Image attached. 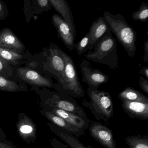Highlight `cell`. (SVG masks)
I'll list each match as a JSON object with an SVG mask.
<instances>
[{
  "label": "cell",
  "mask_w": 148,
  "mask_h": 148,
  "mask_svg": "<svg viewBox=\"0 0 148 148\" xmlns=\"http://www.w3.org/2000/svg\"><path fill=\"white\" fill-rule=\"evenodd\" d=\"M89 130L91 136L105 148H117L112 130L99 122H91Z\"/></svg>",
  "instance_id": "6"
},
{
  "label": "cell",
  "mask_w": 148,
  "mask_h": 148,
  "mask_svg": "<svg viewBox=\"0 0 148 148\" xmlns=\"http://www.w3.org/2000/svg\"><path fill=\"white\" fill-rule=\"evenodd\" d=\"M49 52L47 58L48 66L52 72L58 77L60 84L63 80L65 66L64 52L58 47L53 46L49 48Z\"/></svg>",
  "instance_id": "8"
},
{
  "label": "cell",
  "mask_w": 148,
  "mask_h": 148,
  "mask_svg": "<svg viewBox=\"0 0 148 148\" xmlns=\"http://www.w3.org/2000/svg\"><path fill=\"white\" fill-rule=\"evenodd\" d=\"M53 25L58 32L59 38L71 51L74 49L75 37L69 26L60 15L54 14L52 17Z\"/></svg>",
  "instance_id": "9"
},
{
  "label": "cell",
  "mask_w": 148,
  "mask_h": 148,
  "mask_svg": "<svg viewBox=\"0 0 148 148\" xmlns=\"http://www.w3.org/2000/svg\"><path fill=\"white\" fill-rule=\"evenodd\" d=\"M51 144L54 148H71L67 145L64 144L55 138H53L51 140Z\"/></svg>",
  "instance_id": "26"
},
{
  "label": "cell",
  "mask_w": 148,
  "mask_h": 148,
  "mask_svg": "<svg viewBox=\"0 0 148 148\" xmlns=\"http://www.w3.org/2000/svg\"><path fill=\"white\" fill-rule=\"evenodd\" d=\"M139 74L143 75L148 79V68L146 66L142 67L139 71Z\"/></svg>",
  "instance_id": "29"
},
{
  "label": "cell",
  "mask_w": 148,
  "mask_h": 148,
  "mask_svg": "<svg viewBox=\"0 0 148 148\" xmlns=\"http://www.w3.org/2000/svg\"><path fill=\"white\" fill-rule=\"evenodd\" d=\"M4 15V6L3 4L0 1V20L2 19Z\"/></svg>",
  "instance_id": "30"
},
{
  "label": "cell",
  "mask_w": 148,
  "mask_h": 148,
  "mask_svg": "<svg viewBox=\"0 0 148 148\" xmlns=\"http://www.w3.org/2000/svg\"><path fill=\"white\" fill-rule=\"evenodd\" d=\"M45 103L49 107L58 108L87 119V114L78 104L76 100L66 95L56 92L52 93L46 100Z\"/></svg>",
  "instance_id": "5"
},
{
  "label": "cell",
  "mask_w": 148,
  "mask_h": 148,
  "mask_svg": "<svg viewBox=\"0 0 148 148\" xmlns=\"http://www.w3.org/2000/svg\"><path fill=\"white\" fill-rule=\"evenodd\" d=\"M18 76L22 80L31 84L39 86L53 87L54 85L49 79L40 75L38 73L30 69L20 68L17 70Z\"/></svg>",
  "instance_id": "12"
},
{
  "label": "cell",
  "mask_w": 148,
  "mask_h": 148,
  "mask_svg": "<svg viewBox=\"0 0 148 148\" xmlns=\"http://www.w3.org/2000/svg\"><path fill=\"white\" fill-rule=\"evenodd\" d=\"M64 56L65 66L63 80L58 86V91L59 93L74 99H79L84 96L85 92L79 81L76 65L69 55L64 52Z\"/></svg>",
  "instance_id": "4"
},
{
  "label": "cell",
  "mask_w": 148,
  "mask_h": 148,
  "mask_svg": "<svg viewBox=\"0 0 148 148\" xmlns=\"http://www.w3.org/2000/svg\"><path fill=\"white\" fill-rule=\"evenodd\" d=\"M89 44V37L87 33L84 37L74 45V49L76 50L78 56H80L88 50Z\"/></svg>",
  "instance_id": "24"
},
{
  "label": "cell",
  "mask_w": 148,
  "mask_h": 148,
  "mask_svg": "<svg viewBox=\"0 0 148 148\" xmlns=\"http://www.w3.org/2000/svg\"><path fill=\"white\" fill-rule=\"evenodd\" d=\"M103 17L111 32L115 35L128 56L133 58L136 50L137 34L135 30L128 24L124 17L119 14H113L106 11Z\"/></svg>",
  "instance_id": "1"
},
{
  "label": "cell",
  "mask_w": 148,
  "mask_h": 148,
  "mask_svg": "<svg viewBox=\"0 0 148 148\" xmlns=\"http://www.w3.org/2000/svg\"><path fill=\"white\" fill-rule=\"evenodd\" d=\"M41 112L49 121H51V123L63 130H65L76 137H79L84 135V131L71 124L64 119L55 115L48 110H42Z\"/></svg>",
  "instance_id": "15"
},
{
  "label": "cell",
  "mask_w": 148,
  "mask_h": 148,
  "mask_svg": "<svg viewBox=\"0 0 148 148\" xmlns=\"http://www.w3.org/2000/svg\"><path fill=\"white\" fill-rule=\"evenodd\" d=\"M0 47L17 50L23 49L25 46L10 29L5 28L0 32Z\"/></svg>",
  "instance_id": "18"
},
{
  "label": "cell",
  "mask_w": 148,
  "mask_h": 148,
  "mask_svg": "<svg viewBox=\"0 0 148 148\" xmlns=\"http://www.w3.org/2000/svg\"><path fill=\"white\" fill-rule=\"evenodd\" d=\"M124 111L131 118L148 119V103L123 101L121 105Z\"/></svg>",
  "instance_id": "11"
},
{
  "label": "cell",
  "mask_w": 148,
  "mask_h": 148,
  "mask_svg": "<svg viewBox=\"0 0 148 148\" xmlns=\"http://www.w3.org/2000/svg\"><path fill=\"white\" fill-rule=\"evenodd\" d=\"M37 2L39 5L42 8H48L51 5L49 0H38Z\"/></svg>",
  "instance_id": "28"
},
{
  "label": "cell",
  "mask_w": 148,
  "mask_h": 148,
  "mask_svg": "<svg viewBox=\"0 0 148 148\" xmlns=\"http://www.w3.org/2000/svg\"><path fill=\"white\" fill-rule=\"evenodd\" d=\"M132 18L135 21L146 22L148 20V5L143 2L141 4L139 9L132 13Z\"/></svg>",
  "instance_id": "22"
},
{
  "label": "cell",
  "mask_w": 148,
  "mask_h": 148,
  "mask_svg": "<svg viewBox=\"0 0 148 148\" xmlns=\"http://www.w3.org/2000/svg\"><path fill=\"white\" fill-rule=\"evenodd\" d=\"M51 130L66 145L71 148H94L90 145H85L80 143L77 138L72 135L65 130L56 126L52 123H48Z\"/></svg>",
  "instance_id": "17"
},
{
  "label": "cell",
  "mask_w": 148,
  "mask_h": 148,
  "mask_svg": "<svg viewBox=\"0 0 148 148\" xmlns=\"http://www.w3.org/2000/svg\"><path fill=\"white\" fill-rule=\"evenodd\" d=\"M144 62L145 63L148 62V40H146L145 42L144 45Z\"/></svg>",
  "instance_id": "27"
},
{
  "label": "cell",
  "mask_w": 148,
  "mask_h": 148,
  "mask_svg": "<svg viewBox=\"0 0 148 148\" xmlns=\"http://www.w3.org/2000/svg\"><path fill=\"white\" fill-rule=\"evenodd\" d=\"M93 50L84 55L86 59L105 65L113 71L118 68L116 40L110 29L97 43Z\"/></svg>",
  "instance_id": "2"
},
{
  "label": "cell",
  "mask_w": 148,
  "mask_h": 148,
  "mask_svg": "<svg viewBox=\"0 0 148 148\" xmlns=\"http://www.w3.org/2000/svg\"><path fill=\"white\" fill-rule=\"evenodd\" d=\"M109 27L103 17H99L91 25L88 34L89 37V44L88 51H92L99 40L109 30Z\"/></svg>",
  "instance_id": "10"
},
{
  "label": "cell",
  "mask_w": 148,
  "mask_h": 148,
  "mask_svg": "<svg viewBox=\"0 0 148 148\" xmlns=\"http://www.w3.org/2000/svg\"><path fill=\"white\" fill-rule=\"evenodd\" d=\"M139 86L140 88L145 92L148 94V79L145 78L143 76H141L139 80Z\"/></svg>",
  "instance_id": "25"
},
{
  "label": "cell",
  "mask_w": 148,
  "mask_h": 148,
  "mask_svg": "<svg viewBox=\"0 0 148 148\" xmlns=\"http://www.w3.org/2000/svg\"><path fill=\"white\" fill-rule=\"evenodd\" d=\"M125 140L130 148H148L147 136H129L125 137Z\"/></svg>",
  "instance_id": "20"
},
{
  "label": "cell",
  "mask_w": 148,
  "mask_h": 148,
  "mask_svg": "<svg viewBox=\"0 0 148 148\" xmlns=\"http://www.w3.org/2000/svg\"><path fill=\"white\" fill-rule=\"evenodd\" d=\"M17 130L20 136L25 141L36 137V127L32 120L26 115L19 117L17 123Z\"/></svg>",
  "instance_id": "16"
},
{
  "label": "cell",
  "mask_w": 148,
  "mask_h": 148,
  "mask_svg": "<svg viewBox=\"0 0 148 148\" xmlns=\"http://www.w3.org/2000/svg\"><path fill=\"white\" fill-rule=\"evenodd\" d=\"M79 67L82 75V80L88 86L98 88L99 86L109 80L108 75L104 74L98 69H93L90 62L86 59H83L80 62Z\"/></svg>",
  "instance_id": "7"
},
{
  "label": "cell",
  "mask_w": 148,
  "mask_h": 148,
  "mask_svg": "<svg viewBox=\"0 0 148 148\" xmlns=\"http://www.w3.org/2000/svg\"><path fill=\"white\" fill-rule=\"evenodd\" d=\"M0 90L5 91L17 92L21 90L17 83L0 76Z\"/></svg>",
  "instance_id": "23"
},
{
  "label": "cell",
  "mask_w": 148,
  "mask_h": 148,
  "mask_svg": "<svg viewBox=\"0 0 148 148\" xmlns=\"http://www.w3.org/2000/svg\"><path fill=\"white\" fill-rule=\"evenodd\" d=\"M5 62H6L5 60L1 59V58H0V72L2 71L5 67Z\"/></svg>",
  "instance_id": "31"
},
{
  "label": "cell",
  "mask_w": 148,
  "mask_h": 148,
  "mask_svg": "<svg viewBox=\"0 0 148 148\" xmlns=\"http://www.w3.org/2000/svg\"><path fill=\"white\" fill-rule=\"evenodd\" d=\"M49 1L55 11L60 14V17L69 26L76 37V27L74 23L73 15L68 3L65 0H49Z\"/></svg>",
  "instance_id": "14"
},
{
  "label": "cell",
  "mask_w": 148,
  "mask_h": 148,
  "mask_svg": "<svg viewBox=\"0 0 148 148\" xmlns=\"http://www.w3.org/2000/svg\"><path fill=\"white\" fill-rule=\"evenodd\" d=\"M48 110L84 131L88 129L91 122L88 118H84L76 114L55 107H49Z\"/></svg>",
  "instance_id": "13"
},
{
  "label": "cell",
  "mask_w": 148,
  "mask_h": 148,
  "mask_svg": "<svg viewBox=\"0 0 148 148\" xmlns=\"http://www.w3.org/2000/svg\"><path fill=\"white\" fill-rule=\"evenodd\" d=\"M122 102L131 101L148 103V98L143 93L132 87H126L118 96Z\"/></svg>",
  "instance_id": "19"
},
{
  "label": "cell",
  "mask_w": 148,
  "mask_h": 148,
  "mask_svg": "<svg viewBox=\"0 0 148 148\" xmlns=\"http://www.w3.org/2000/svg\"><path fill=\"white\" fill-rule=\"evenodd\" d=\"M0 58L6 62L15 64L22 58V56L13 51L0 47Z\"/></svg>",
  "instance_id": "21"
},
{
  "label": "cell",
  "mask_w": 148,
  "mask_h": 148,
  "mask_svg": "<svg viewBox=\"0 0 148 148\" xmlns=\"http://www.w3.org/2000/svg\"><path fill=\"white\" fill-rule=\"evenodd\" d=\"M97 87L88 86L87 93L90 100L83 99L82 104L87 107L98 120L107 122L113 115V105L110 94L99 90Z\"/></svg>",
  "instance_id": "3"
},
{
  "label": "cell",
  "mask_w": 148,
  "mask_h": 148,
  "mask_svg": "<svg viewBox=\"0 0 148 148\" xmlns=\"http://www.w3.org/2000/svg\"><path fill=\"white\" fill-rule=\"evenodd\" d=\"M0 148H14L9 145L0 142Z\"/></svg>",
  "instance_id": "32"
}]
</instances>
